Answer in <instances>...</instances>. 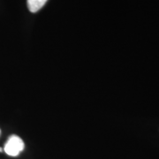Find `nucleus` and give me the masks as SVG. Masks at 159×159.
<instances>
[{"instance_id": "obj_1", "label": "nucleus", "mask_w": 159, "mask_h": 159, "mask_svg": "<svg viewBox=\"0 0 159 159\" xmlns=\"http://www.w3.org/2000/svg\"><path fill=\"white\" fill-rule=\"evenodd\" d=\"M24 142L17 135H11L8 138L6 145L4 147V151L10 157H17L24 149Z\"/></svg>"}, {"instance_id": "obj_2", "label": "nucleus", "mask_w": 159, "mask_h": 159, "mask_svg": "<svg viewBox=\"0 0 159 159\" xmlns=\"http://www.w3.org/2000/svg\"><path fill=\"white\" fill-rule=\"evenodd\" d=\"M46 2L47 0H27L28 8L31 12H36L45 5Z\"/></svg>"}, {"instance_id": "obj_3", "label": "nucleus", "mask_w": 159, "mask_h": 159, "mask_svg": "<svg viewBox=\"0 0 159 159\" xmlns=\"http://www.w3.org/2000/svg\"><path fill=\"white\" fill-rule=\"evenodd\" d=\"M3 150H4V149H3V148H0V152H2V151H3Z\"/></svg>"}, {"instance_id": "obj_4", "label": "nucleus", "mask_w": 159, "mask_h": 159, "mask_svg": "<svg viewBox=\"0 0 159 159\" xmlns=\"http://www.w3.org/2000/svg\"><path fill=\"white\" fill-rule=\"evenodd\" d=\"M0 134H1V131H0Z\"/></svg>"}]
</instances>
